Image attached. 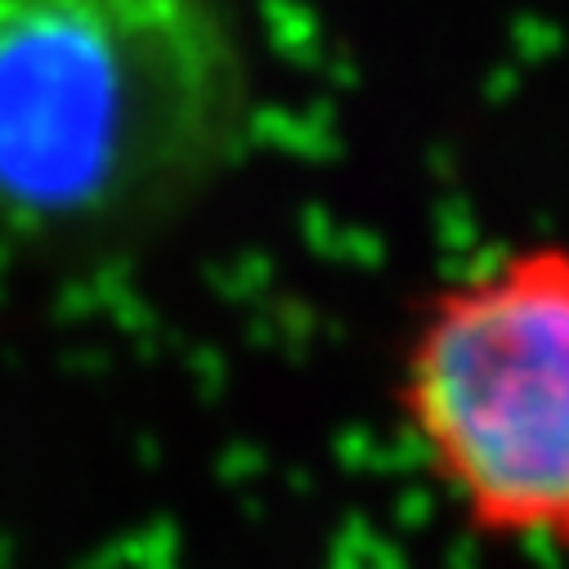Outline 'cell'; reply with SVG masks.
Wrapping results in <instances>:
<instances>
[{
    "mask_svg": "<svg viewBox=\"0 0 569 569\" xmlns=\"http://www.w3.org/2000/svg\"><path fill=\"white\" fill-rule=\"evenodd\" d=\"M247 63L229 0H0V224H144L233 153Z\"/></svg>",
    "mask_w": 569,
    "mask_h": 569,
    "instance_id": "6da1fadb",
    "label": "cell"
},
{
    "mask_svg": "<svg viewBox=\"0 0 569 569\" xmlns=\"http://www.w3.org/2000/svg\"><path fill=\"white\" fill-rule=\"evenodd\" d=\"M399 399L476 533L569 551V247H520L440 288Z\"/></svg>",
    "mask_w": 569,
    "mask_h": 569,
    "instance_id": "7a4b0ae2",
    "label": "cell"
}]
</instances>
